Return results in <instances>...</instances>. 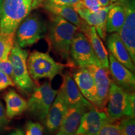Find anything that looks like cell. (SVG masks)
<instances>
[{
  "label": "cell",
  "mask_w": 135,
  "mask_h": 135,
  "mask_svg": "<svg viewBox=\"0 0 135 135\" xmlns=\"http://www.w3.org/2000/svg\"><path fill=\"white\" fill-rule=\"evenodd\" d=\"M59 91L62 94L69 108L83 106L89 109L95 108L83 97L70 71L65 72L63 75V82Z\"/></svg>",
  "instance_id": "7c38bea8"
},
{
  "label": "cell",
  "mask_w": 135,
  "mask_h": 135,
  "mask_svg": "<svg viewBox=\"0 0 135 135\" xmlns=\"http://www.w3.org/2000/svg\"><path fill=\"white\" fill-rule=\"evenodd\" d=\"M47 26L36 14H30L20 23L15 32V43L21 48L31 46L45 38Z\"/></svg>",
  "instance_id": "5b68a950"
},
{
  "label": "cell",
  "mask_w": 135,
  "mask_h": 135,
  "mask_svg": "<svg viewBox=\"0 0 135 135\" xmlns=\"http://www.w3.org/2000/svg\"><path fill=\"white\" fill-rule=\"evenodd\" d=\"M99 1L103 7H105V6H109V5L115 2L116 0H99Z\"/></svg>",
  "instance_id": "836d02e7"
},
{
  "label": "cell",
  "mask_w": 135,
  "mask_h": 135,
  "mask_svg": "<svg viewBox=\"0 0 135 135\" xmlns=\"http://www.w3.org/2000/svg\"><path fill=\"white\" fill-rule=\"evenodd\" d=\"M48 0H33L31 4V10L35 9L40 7H43L45 3Z\"/></svg>",
  "instance_id": "d6a6232c"
},
{
  "label": "cell",
  "mask_w": 135,
  "mask_h": 135,
  "mask_svg": "<svg viewBox=\"0 0 135 135\" xmlns=\"http://www.w3.org/2000/svg\"><path fill=\"white\" fill-rule=\"evenodd\" d=\"M84 6L94 13H97L103 8L99 0H81Z\"/></svg>",
  "instance_id": "83f0119b"
},
{
  "label": "cell",
  "mask_w": 135,
  "mask_h": 135,
  "mask_svg": "<svg viewBox=\"0 0 135 135\" xmlns=\"http://www.w3.org/2000/svg\"><path fill=\"white\" fill-rule=\"evenodd\" d=\"M15 84L11 78L4 73L0 71V91L4 90L9 86H14Z\"/></svg>",
  "instance_id": "f1b7e54d"
},
{
  "label": "cell",
  "mask_w": 135,
  "mask_h": 135,
  "mask_svg": "<svg viewBox=\"0 0 135 135\" xmlns=\"http://www.w3.org/2000/svg\"><path fill=\"white\" fill-rule=\"evenodd\" d=\"M106 46L110 53L118 62L134 74L135 66L129 52L118 33L110 34L106 38Z\"/></svg>",
  "instance_id": "e0dca14e"
},
{
  "label": "cell",
  "mask_w": 135,
  "mask_h": 135,
  "mask_svg": "<svg viewBox=\"0 0 135 135\" xmlns=\"http://www.w3.org/2000/svg\"><path fill=\"white\" fill-rule=\"evenodd\" d=\"M3 3V0H0V18H1V12H2Z\"/></svg>",
  "instance_id": "d590c367"
},
{
  "label": "cell",
  "mask_w": 135,
  "mask_h": 135,
  "mask_svg": "<svg viewBox=\"0 0 135 135\" xmlns=\"http://www.w3.org/2000/svg\"><path fill=\"white\" fill-rule=\"evenodd\" d=\"M98 135H122L119 123L118 121L106 123L101 128Z\"/></svg>",
  "instance_id": "d4e9b609"
},
{
  "label": "cell",
  "mask_w": 135,
  "mask_h": 135,
  "mask_svg": "<svg viewBox=\"0 0 135 135\" xmlns=\"http://www.w3.org/2000/svg\"><path fill=\"white\" fill-rule=\"evenodd\" d=\"M126 93L111 81L105 112L111 121H118L124 116Z\"/></svg>",
  "instance_id": "4fadbf2b"
},
{
  "label": "cell",
  "mask_w": 135,
  "mask_h": 135,
  "mask_svg": "<svg viewBox=\"0 0 135 135\" xmlns=\"http://www.w3.org/2000/svg\"><path fill=\"white\" fill-rule=\"evenodd\" d=\"M124 7L125 20L118 32L119 36L127 48L133 62L135 63V1L116 0Z\"/></svg>",
  "instance_id": "ba28073f"
},
{
  "label": "cell",
  "mask_w": 135,
  "mask_h": 135,
  "mask_svg": "<svg viewBox=\"0 0 135 135\" xmlns=\"http://www.w3.org/2000/svg\"><path fill=\"white\" fill-rule=\"evenodd\" d=\"M26 135H30L29 134H28V133H27V132H26Z\"/></svg>",
  "instance_id": "8d00e7d4"
},
{
  "label": "cell",
  "mask_w": 135,
  "mask_h": 135,
  "mask_svg": "<svg viewBox=\"0 0 135 135\" xmlns=\"http://www.w3.org/2000/svg\"><path fill=\"white\" fill-rule=\"evenodd\" d=\"M68 108L63 95L58 90L44 123L49 133L53 134L58 130Z\"/></svg>",
  "instance_id": "2e32d148"
},
{
  "label": "cell",
  "mask_w": 135,
  "mask_h": 135,
  "mask_svg": "<svg viewBox=\"0 0 135 135\" xmlns=\"http://www.w3.org/2000/svg\"><path fill=\"white\" fill-rule=\"evenodd\" d=\"M9 123V119L6 114L5 108L3 103L0 101V131L4 129Z\"/></svg>",
  "instance_id": "4dcf8cb0"
},
{
  "label": "cell",
  "mask_w": 135,
  "mask_h": 135,
  "mask_svg": "<svg viewBox=\"0 0 135 135\" xmlns=\"http://www.w3.org/2000/svg\"><path fill=\"white\" fill-rule=\"evenodd\" d=\"M80 1L81 0H48L45 4L73 6Z\"/></svg>",
  "instance_id": "f546056e"
},
{
  "label": "cell",
  "mask_w": 135,
  "mask_h": 135,
  "mask_svg": "<svg viewBox=\"0 0 135 135\" xmlns=\"http://www.w3.org/2000/svg\"><path fill=\"white\" fill-rule=\"evenodd\" d=\"M88 40L101 67L109 71V53L94 26L87 25L81 31Z\"/></svg>",
  "instance_id": "d6986e66"
},
{
  "label": "cell",
  "mask_w": 135,
  "mask_h": 135,
  "mask_svg": "<svg viewBox=\"0 0 135 135\" xmlns=\"http://www.w3.org/2000/svg\"><path fill=\"white\" fill-rule=\"evenodd\" d=\"M8 135H25V133L21 129L18 128V129H16L15 130L12 131L11 133H9Z\"/></svg>",
  "instance_id": "e575fe53"
},
{
  "label": "cell",
  "mask_w": 135,
  "mask_h": 135,
  "mask_svg": "<svg viewBox=\"0 0 135 135\" xmlns=\"http://www.w3.org/2000/svg\"><path fill=\"white\" fill-rule=\"evenodd\" d=\"M28 51L21 48L15 42L8 58L12 65L11 79L15 86L26 94H31L37 84L30 76L27 66Z\"/></svg>",
  "instance_id": "3957f363"
},
{
  "label": "cell",
  "mask_w": 135,
  "mask_h": 135,
  "mask_svg": "<svg viewBox=\"0 0 135 135\" xmlns=\"http://www.w3.org/2000/svg\"><path fill=\"white\" fill-rule=\"evenodd\" d=\"M15 33H0V61L8 58L15 44Z\"/></svg>",
  "instance_id": "603a6c76"
},
{
  "label": "cell",
  "mask_w": 135,
  "mask_h": 135,
  "mask_svg": "<svg viewBox=\"0 0 135 135\" xmlns=\"http://www.w3.org/2000/svg\"><path fill=\"white\" fill-rule=\"evenodd\" d=\"M58 91L52 88L50 81L36 86L27 101V109L34 117L44 123Z\"/></svg>",
  "instance_id": "8992f818"
},
{
  "label": "cell",
  "mask_w": 135,
  "mask_h": 135,
  "mask_svg": "<svg viewBox=\"0 0 135 135\" xmlns=\"http://www.w3.org/2000/svg\"><path fill=\"white\" fill-rule=\"evenodd\" d=\"M33 0H3L0 33H15L20 23L31 11Z\"/></svg>",
  "instance_id": "277c9868"
},
{
  "label": "cell",
  "mask_w": 135,
  "mask_h": 135,
  "mask_svg": "<svg viewBox=\"0 0 135 135\" xmlns=\"http://www.w3.org/2000/svg\"><path fill=\"white\" fill-rule=\"evenodd\" d=\"M93 77L97 91V104L96 109L105 111L111 80L109 71L98 65L85 66Z\"/></svg>",
  "instance_id": "30bf717a"
},
{
  "label": "cell",
  "mask_w": 135,
  "mask_h": 135,
  "mask_svg": "<svg viewBox=\"0 0 135 135\" xmlns=\"http://www.w3.org/2000/svg\"><path fill=\"white\" fill-rule=\"evenodd\" d=\"M43 6L50 14L59 16L70 22L76 26L80 31L87 24L80 18L73 6L52 4H44Z\"/></svg>",
  "instance_id": "44dd1931"
},
{
  "label": "cell",
  "mask_w": 135,
  "mask_h": 135,
  "mask_svg": "<svg viewBox=\"0 0 135 135\" xmlns=\"http://www.w3.org/2000/svg\"><path fill=\"white\" fill-rule=\"evenodd\" d=\"M70 56L74 67L93 65L101 66L86 37L80 31L76 33L73 40Z\"/></svg>",
  "instance_id": "52a82bcc"
},
{
  "label": "cell",
  "mask_w": 135,
  "mask_h": 135,
  "mask_svg": "<svg viewBox=\"0 0 135 135\" xmlns=\"http://www.w3.org/2000/svg\"><path fill=\"white\" fill-rule=\"evenodd\" d=\"M27 66L34 81L46 78L51 81L56 76L61 75L66 64L56 62L48 53L34 51L27 59Z\"/></svg>",
  "instance_id": "7a4b0ae2"
},
{
  "label": "cell",
  "mask_w": 135,
  "mask_h": 135,
  "mask_svg": "<svg viewBox=\"0 0 135 135\" xmlns=\"http://www.w3.org/2000/svg\"><path fill=\"white\" fill-rule=\"evenodd\" d=\"M109 121L105 111L89 109L83 115L75 135H98L102 126Z\"/></svg>",
  "instance_id": "8fae6325"
},
{
  "label": "cell",
  "mask_w": 135,
  "mask_h": 135,
  "mask_svg": "<svg viewBox=\"0 0 135 135\" xmlns=\"http://www.w3.org/2000/svg\"><path fill=\"white\" fill-rule=\"evenodd\" d=\"M114 5V3L108 6L103 7L98 12L94 13L87 9L83 4L81 1L74 5L73 7L79 16L88 25L95 28L98 35L101 40L105 41L106 38V16L109 9Z\"/></svg>",
  "instance_id": "9c48e42d"
},
{
  "label": "cell",
  "mask_w": 135,
  "mask_h": 135,
  "mask_svg": "<svg viewBox=\"0 0 135 135\" xmlns=\"http://www.w3.org/2000/svg\"><path fill=\"white\" fill-rule=\"evenodd\" d=\"M26 132L30 135H43V127L40 123L28 121L26 123Z\"/></svg>",
  "instance_id": "4316f807"
},
{
  "label": "cell",
  "mask_w": 135,
  "mask_h": 135,
  "mask_svg": "<svg viewBox=\"0 0 135 135\" xmlns=\"http://www.w3.org/2000/svg\"><path fill=\"white\" fill-rule=\"evenodd\" d=\"M125 20L124 7L119 3L114 2V5L108 11L106 16V30L109 33H118Z\"/></svg>",
  "instance_id": "7402d4cb"
},
{
  "label": "cell",
  "mask_w": 135,
  "mask_h": 135,
  "mask_svg": "<svg viewBox=\"0 0 135 135\" xmlns=\"http://www.w3.org/2000/svg\"><path fill=\"white\" fill-rule=\"evenodd\" d=\"M119 123L122 135H135V120L133 117H126L121 119Z\"/></svg>",
  "instance_id": "cb8c5ba5"
},
{
  "label": "cell",
  "mask_w": 135,
  "mask_h": 135,
  "mask_svg": "<svg viewBox=\"0 0 135 135\" xmlns=\"http://www.w3.org/2000/svg\"><path fill=\"white\" fill-rule=\"evenodd\" d=\"M109 72L113 81L127 93L134 92L135 77L127 68L118 62L109 53Z\"/></svg>",
  "instance_id": "9a60e30c"
},
{
  "label": "cell",
  "mask_w": 135,
  "mask_h": 135,
  "mask_svg": "<svg viewBox=\"0 0 135 135\" xmlns=\"http://www.w3.org/2000/svg\"><path fill=\"white\" fill-rule=\"evenodd\" d=\"M1 65H2V71L6 73V75L9 76L11 78L13 72L12 65H11V62L9 60V58L6 59V60L1 61Z\"/></svg>",
  "instance_id": "1f68e13d"
},
{
  "label": "cell",
  "mask_w": 135,
  "mask_h": 135,
  "mask_svg": "<svg viewBox=\"0 0 135 135\" xmlns=\"http://www.w3.org/2000/svg\"><path fill=\"white\" fill-rule=\"evenodd\" d=\"M135 94L134 92L126 93V108L124 116L134 118L135 116Z\"/></svg>",
  "instance_id": "484cf974"
},
{
  "label": "cell",
  "mask_w": 135,
  "mask_h": 135,
  "mask_svg": "<svg viewBox=\"0 0 135 135\" xmlns=\"http://www.w3.org/2000/svg\"><path fill=\"white\" fill-rule=\"evenodd\" d=\"M6 103V114L8 119H13L23 114L28 108L27 101L14 89H10L4 97Z\"/></svg>",
  "instance_id": "ffe728a7"
},
{
  "label": "cell",
  "mask_w": 135,
  "mask_h": 135,
  "mask_svg": "<svg viewBox=\"0 0 135 135\" xmlns=\"http://www.w3.org/2000/svg\"><path fill=\"white\" fill-rule=\"evenodd\" d=\"M50 23L47 30L46 40L49 50L66 61L67 66L73 68L70 60V47L78 28L61 17L50 14Z\"/></svg>",
  "instance_id": "6da1fadb"
},
{
  "label": "cell",
  "mask_w": 135,
  "mask_h": 135,
  "mask_svg": "<svg viewBox=\"0 0 135 135\" xmlns=\"http://www.w3.org/2000/svg\"><path fill=\"white\" fill-rule=\"evenodd\" d=\"M89 109L83 106L68 108L56 135H75L83 115Z\"/></svg>",
  "instance_id": "ac0fdd59"
},
{
  "label": "cell",
  "mask_w": 135,
  "mask_h": 135,
  "mask_svg": "<svg viewBox=\"0 0 135 135\" xmlns=\"http://www.w3.org/2000/svg\"><path fill=\"white\" fill-rule=\"evenodd\" d=\"M71 73L83 97L96 108L97 104V91L91 74L84 66L73 67Z\"/></svg>",
  "instance_id": "5bb4252c"
}]
</instances>
